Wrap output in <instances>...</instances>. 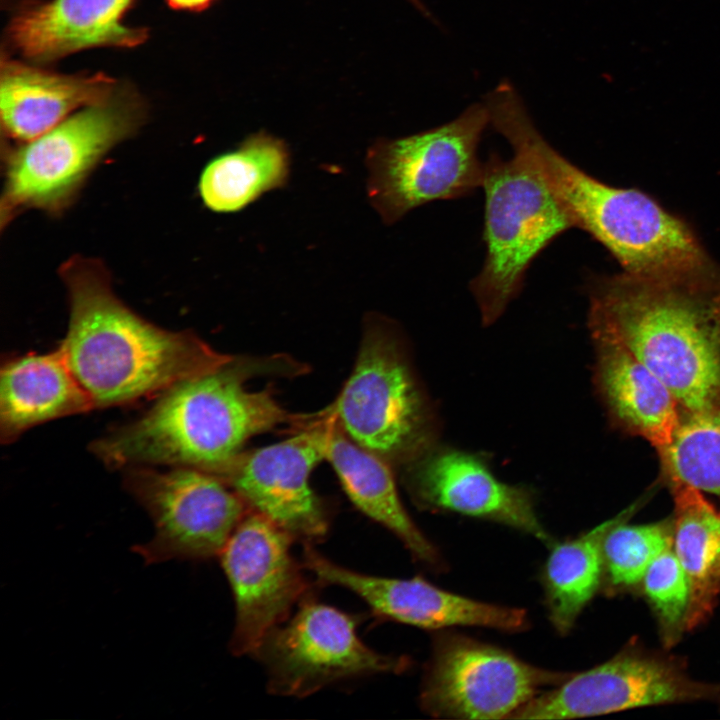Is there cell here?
Segmentation results:
<instances>
[{
    "mask_svg": "<svg viewBox=\"0 0 720 720\" xmlns=\"http://www.w3.org/2000/svg\"><path fill=\"white\" fill-rule=\"evenodd\" d=\"M302 366L281 356L234 357L222 366L176 382L139 418L96 440L91 449L112 468L166 465L214 473L252 436L280 425L304 428L323 410H286L271 389L250 391L257 375L297 374Z\"/></svg>",
    "mask_w": 720,
    "mask_h": 720,
    "instance_id": "cell-1",
    "label": "cell"
},
{
    "mask_svg": "<svg viewBox=\"0 0 720 720\" xmlns=\"http://www.w3.org/2000/svg\"><path fill=\"white\" fill-rule=\"evenodd\" d=\"M592 338L626 346L671 390L682 412L720 404V268L626 272L589 288Z\"/></svg>",
    "mask_w": 720,
    "mask_h": 720,
    "instance_id": "cell-2",
    "label": "cell"
},
{
    "mask_svg": "<svg viewBox=\"0 0 720 720\" xmlns=\"http://www.w3.org/2000/svg\"><path fill=\"white\" fill-rule=\"evenodd\" d=\"M58 272L69 301L58 350L94 408L160 394L233 358L192 332L169 331L138 315L114 293L98 259L73 256Z\"/></svg>",
    "mask_w": 720,
    "mask_h": 720,
    "instance_id": "cell-3",
    "label": "cell"
},
{
    "mask_svg": "<svg viewBox=\"0 0 720 720\" xmlns=\"http://www.w3.org/2000/svg\"><path fill=\"white\" fill-rule=\"evenodd\" d=\"M504 137L540 174L574 226L601 243L623 272L673 275L714 265L687 223L645 193L610 186L574 165L550 145L530 115L512 119Z\"/></svg>",
    "mask_w": 720,
    "mask_h": 720,
    "instance_id": "cell-4",
    "label": "cell"
},
{
    "mask_svg": "<svg viewBox=\"0 0 720 720\" xmlns=\"http://www.w3.org/2000/svg\"><path fill=\"white\" fill-rule=\"evenodd\" d=\"M343 431L388 463L412 462L436 445L432 406L390 321L365 322L354 369L331 404Z\"/></svg>",
    "mask_w": 720,
    "mask_h": 720,
    "instance_id": "cell-5",
    "label": "cell"
},
{
    "mask_svg": "<svg viewBox=\"0 0 720 720\" xmlns=\"http://www.w3.org/2000/svg\"><path fill=\"white\" fill-rule=\"evenodd\" d=\"M486 255L469 288L484 325L519 295L534 259L574 223L540 174L522 156L492 152L484 161Z\"/></svg>",
    "mask_w": 720,
    "mask_h": 720,
    "instance_id": "cell-6",
    "label": "cell"
},
{
    "mask_svg": "<svg viewBox=\"0 0 720 720\" xmlns=\"http://www.w3.org/2000/svg\"><path fill=\"white\" fill-rule=\"evenodd\" d=\"M140 120L135 104L112 96L30 141L8 145L2 152L1 229L27 210L62 215L97 165L135 132Z\"/></svg>",
    "mask_w": 720,
    "mask_h": 720,
    "instance_id": "cell-7",
    "label": "cell"
},
{
    "mask_svg": "<svg viewBox=\"0 0 720 720\" xmlns=\"http://www.w3.org/2000/svg\"><path fill=\"white\" fill-rule=\"evenodd\" d=\"M488 125L485 104L475 103L443 125L377 139L365 158L367 196L382 221L394 224L421 205L462 198L482 187L478 148Z\"/></svg>",
    "mask_w": 720,
    "mask_h": 720,
    "instance_id": "cell-8",
    "label": "cell"
},
{
    "mask_svg": "<svg viewBox=\"0 0 720 720\" xmlns=\"http://www.w3.org/2000/svg\"><path fill=\"white\" fill-rule=\"evenodd\" d=\"M125 485L155 526L151 540L133 547L146 564L220 555L247 514L248 506L235 491L196 468L129 467Z\"/></svg>",
    "mask_w": 720,
    "mask_h": 720,
    "instance_id": "cell-9",
    "label": "cell"
},
{
    "mask_svg": "<svg viewBox=\"0 0 720 720\" xmlns=\"http://www.w3.org/2000/svg\"><path fill=\"white\" fill-rule=\"evenodd\" d=\"M570 675L534 666L465 635L442 632L433 641L420 704L435 717L511 718L543 688L554 687Z\"/></svg>",
    "mask_w": 720,
    "mask_h": 720,
    "instance_id": "cell-10",
    "label": "cell"
},
{
    "mask_svg": "<svg viewBox=\"0 0 720 720\" xmlns=\"http://www.w3.org/2000/svg\"><path fill=\"white\" fill-rule=\"evenodd\" d=\"M356 627L351 615L335 607L312 600L302 603L253 653L264 666L270 692L304 697L340 680L399 673L408 667L406 658L368 647Z\"/></svg>",
    "mask_w": 720,
    "mask_h": 720,
    "instance_id": "cell-11",
    "label": "cell"
},
{
    "mask_svg": "<svg viewBox=\"0 0 720 720\" xmlns=\"http://www.w3.org/2000/svg\"><path fill=\"white\" fill-rule=\"evenodd\" d=\"M328 414L284 441L240 451L211 473L252 508L292 539L304 544L324 538L329 528L327 509L309 484L315 466L325 460Z\"/></svg>",
    "mask_w": 720,
    "mask_h": 720,
    "instance_id": "cell-12",
    "label": "cell"
},
{
    "mask_svg": "<svg viewBox=\"0 0 720 720\" xmlns=\"http://www.w3.org/2000/svg\"><path fill=\"white\" fill-rule=\"evenodd\" d=\"M719 697L720 683L697 681L671 657L630 647L600 665L571 674L511 718L572 719Z\"/></svg>",
    "mask_w": 720,
    "mask_h": 720,
    "instance_id": "cell-13",
    "label": "cell"
},
{
    "mask_svg": "<svg viewBox=\"0 0 720 720\" xmlns=\"http://www.w3.org/2000/svg\"><path fill=\"white\" fill-rule=\"evenodd\" d=\"M292 540L255 512L244 516L219 555L235 601V655H253L304 596L307 585L291 554Z\"/></svg>",
    "mask_w": 720,
    "mask_h": 720,
    "instance_id": "cell-14",
    "label": "cell"
},
{
    "mask_svg": "<svg viewBox=\"0 0 720 720\" xmlns=\"http://www.w3.org/2000/svg\"><path fill=\"white\" fill-rule=\"evenodd\" d=\"M306 568L323 584L359 596L380 617L424 629L477 626L515 632L527 627L524 609L471 599L439 588L421 577L388 578L350 570L308 544Z\"/></svg>",
    "mask_w": 720,
    "mask_h": 720,
    "instance_id": "cell-15",
    "label": "cell"
},
{
    "mask_svg": "<svg viewBox=\"0 0 720 720\" xmlns=\"http://www.w3.org/2000/svg\"><path fill=\"white\" fill-rule=\"evenodd\" d=\"M406 466L407 489L421 508L497 522L548 546L554 542L530 490L501 482L477 456L435 445Z\"/></svg>",
    "mask_w": 720,
    "mask_h": 720,
    "instance_id": "cell-16",
    "label": "cell"
},
{
    "mask_svg": "<svg viewBox=\"0 0 720 720\" xmlns=\"http://www.w3.org/2000/svg\"><path fill=\"white\" fill-rule=\"evenodd\" d=\"M133 1L50 0L19 13L11 22L10 38L35 61L93 47H135L146 39V31L123 22Z\"/></svg>",
    "mask_w": 720,
    "mask_h": 720,
    "instance_id": "cell-17",
    "label": "cell"
},
{
    "mask_svg": "<svg viewBox=\"0 0 720 720\" xmlns=\"http://www.w3.org/2000/svg\"><path fill=\"white\" fill-rule=\"evenodd\" d=\"M594 383L611 423L649 442L656 451L670 443L682 409L667 385L623 344L592 338Z\"/></svg>",
    "mask_w": 720,
    "mask_h": 720,
    "instance_id": "cell-18",
    "label": "cell"
},
{
    "mask_svg": "<svg viewBox=\"0 0 720 720\" xmlns=\"http://www.w3.org/2000/svg\"><path fill=\"white\" fill-rule=\"evenodd\" d=\"M114 85L103 73L63 75L4 62L0 76L2 129L12 144L30 141L78 109L110 99Z\"/></svg>",
    "mask_w": 720,
    "mask_h": 720,
    "instance_id": "cell-19",
    "label": "cell"
},
{
    "mask_svg": "<svg viewBox=\"0 0 720 720\" xmlns=\"http://www.w3.org/2000/svg\"><path fill=\"white\" fill-rule=\"evenodd\" d=\"M325 459L361 512L391 531L414 559L432 568H442L438 549L405 510L389 463L354 442L334 414L328 427Z\"/></svg>",
    "mask_w": 720,
    "mask_h": 720,
    "instance_id": "cell-20",
    "label": "cell"
},
{
    "mask_svg": "<svg viewBox=\"0 0 720 720\" xmlns=\"http://www.w3.org/2000/svg\"><path fill=\"white\" fill-rule=\"evenodd\" d=\"M93 408L58 348L9 359L1 368L0 437L4 443L38 424Z\"/></svg>",
    "mask_w": 720,
    "mask_h": 720,
    "instance_id": "cell-21",
    "label": "cell"
},
{
    "mask_svg": "<svg viewBox=\"0 0 720 720\" xmlns=\"http://www.w3.org/2000/svg\"><path fill=\"white\" fill-rule=\"evenodd\" d=\"M291 153L266 131L249 135L235 149L212 158L200 173L199 196L216 213L243 210L263 194L287 185Z\"/></svg>",
    "mask_w": 720,
    "mask_h": 720,
    "instance_id": "cell-22",
    "label": "cell"
},
{
    "mask_svg": "<svg viewBox=\"0 0 720 720\" xmlns=\"http://www.w3.org/2000/svg\"><path fill=\"white\" fill-rule=\"evenodd\" d=\"M674 501L673 550L690 587L686 630L703 624L720 595V511L692 486L669 483Z\"/></svg>",
    "mask_w": 720,
    "mask_h": 720,
    "instance_id": "cell-23",
    "label": "cell"
},
{
    "mask_svg": "<svg viewBox=\"0 0 720 720\" xmlns=\"http://www.w3.org/2000/svg\"><path fill=\"white\" fill-rule=\"evenodd\" d=\"M641 504L637 501L581 535L549 546L542 584L549 620L559 634L570 632L601 585L603 542L608 531L631 519Z\"/></svg>",
    "mask_w": 720,
    "mask_h": 720,
    "instance_id": "cell-24",
    "label": "cell"
},
{
    "mask_svg": "<svg viewBox=\"0 0 720 720\" xmlns=\"http://www.w3.org/2000/svg\"><path fill=\"white\" fill-rule=\"evenodd\" d=\"M656 452L666 485L687 484L720 499V404L682 412L672 440Z\"/></svg>",
    "mask_w": 720,
    "mask_h": 720,
    "instance_id": "cell-25",
    "label": "cell"
},
{
    "mask_svg": "<svg viewBox=\"0 0 720 720\" xmlns=\"http://www.w3.org/2000/svg\"><path fill=\"white\" fill-rule=\"evenodd\" d=\"M673 546V519L630 525L628 520L612 527L603 542L604 572L613 589L642 581L650 564Z\"/></svg>",
    "mask_w": 720,
    "mask_h": 720,
    "instance_id": "cell-26",
    "label": "cell"
},
{
    "mask_svg": "<svg viewBox=\"0 0 720 720\" xmlns=\"http://www.w3.org/2000/svg\"><path fill=\"white\" fill-rule=\"evenodd\" d=\"M642 581L644 593L656 614L662 641L671 647L686 630L690 601L689 582L673 546L650 564Z\"/></svg>",
    "mask_w": 720,
    "mask_h": 720,
    "instance_id": "cell-27",
    "label": "cell"
},
{
    "mask_svg": "<svg viewBox=\"0 0 720 720\" xmlns=\"http://www.w3.org/2000/svg\"><path fill=\"white\" fill-rule=\"evenodd\" d=\"M409 2L412 3L424 15H427L429 13L428 9L421 2V0H409Z\"/></svg>",
    "mask_w": 720,
    "mask_h": 720,
    "instance_id": "cell-28",
    "label": "cell"
},
{
    "mask_svg": "<svg viewBox=\"0 0 720 720\" xmlns=\"http://www.w3.org/2000/svg\"><path fill=\"white\" fill-rule=\"evenodd\" d=\"M717 702H718V703H719V705H720V697H719V699L717 700Z\"/></svg>",
    "mask_w": 720,
    "mask_h": 720,
    "instance_id": "cell-29",
    "label": "cell"
}]
</instances>
